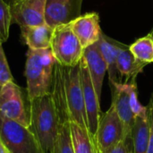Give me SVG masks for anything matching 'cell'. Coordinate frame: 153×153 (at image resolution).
Masks as SVG:
<instances>
[{"label":"cell","instance_id":"obj_1","mask_svg":"<svg viewBox=\"0 0 153 153\" xmlns=\"http://www.w3.org/2000/svg\"><path fill=\"white\" fill-rule=\"evenodd\" d=\"M58 118L51 93L30 100V129L42 153H51L57 133Z\"/></svg>","mask_w":153,"mask_h":153},{"label":"cell","instance_id":"obj_2","mask_svg":"<svg viewBox=\"0 0 153 153\" xmlns=\"http://www.w3.org/2000/svg\"><path fill=\"white\" fill-rule=\"evenodd\" d=\"M56 63L50 48L40 50H28L24 75L29 100L51 92Z\"/></svg>","mask_w":153,"mask_h":153},{"label":"cell","instance_id":"obj_3","mask_svg":"<svg viewBox=\"0 0 153 153\" xmlns=\"http://www.w3.org/2000/svg\"><path fill=\"white\" fill-rule=\"evenodd\" d=\"M50 48L56 63L65 67L79 65L84 50L72 30L70 23L58 25L53 29Z\"/></svg>","mask_w":153,"mask_h":153},{"label":"cell","instance_id":"obj_4","mask_svg":"<svg viewBox=\"0 0 153 153\" xmlns=\"http://www.w3.org/2000/svg\"><path fill=\"white\" fill-rule=\"evenodd\" d=\"M0 139L10 153H42L31 130L0 114Z\"/></svg>","mask_w":153,"mask_h":153},{"label":"cell","instance_id":"obj_5","mask_svg":"<svg viewBox=\"0 0 153 153\" xmlns=\"http://www.w3.org/2000/svg\"><path fill=\"white\" fill-rule=\"evenodd\" d=\"M64 73L70 121L78 124L82 128L89 133L83 91L80 76V65H77L72 67L64 66Z\"/></svg>","mask_w":153,"mask_h":153},{"label":"cell","instance_id":"obj_6","mask_svg":"<svg viewBox=\"0 0 153 153\" xmlns=\"http://www.w3.org/2000/svg\"><path fill=\"white\" fill-rule=\"evenodd\" d=\"M126 136L124 125L115 108H110L101 113L93 144L97 153H102L120 143Z\"/></svg>","mask_w":153,"mask_h":153},{"label":"cell","instance_id":"obj_7","mask_svg":"<svg viewBox=\"0 0 153 153\" xmlns=\"http://www.w3.org/2000/svg\"><path fill=\"white\" fill-rule=\"evenodd\" d=\"M0 114L30 128V117L26 113L21 89L13 81L0 89Z\"/></svg>","mask_w":153,"mask_h":153},{"label":"cell","instance_id":"obj_8","mask_svg":"<svg viewBox=\"0 0 153 153\" xmlns=\"http://www.w3.org/2000/svg\"><path fill=\"white\" fill-rule=\"evenodd\" d=\"M80 76H81V82L83 91V98H84V104L87 115V121H88V128L89 133L93 142L94 136L97 132V128L99 126L100 117L101 115L100 111V100H99L97 93L95 91L94 86L92 84V81L90 75L89 69L84 59L82 57L80 63Z\"/></svg>","mask_w":153,"mask_h":153},{"label":"cell","instance_id":"obj_9","mask_svg":"<svg viewBox=\"0 0 153 153\" xmlns=\"http://www.w3.org/2000/svg\"><path fill=\"white\" fill-rule=\"evenodd\" d=\"M47 0H18L11 5L12 23L20 28L38 26L46 23L45 9Z\"/></svg>","mask_w":153,"mask_h":153},{"label":"cell","instance_id":"obj_10","mask_svg":"<svg viewBox=\"0 0 153 153\" xmlns=\"http://www.w3.org/2000/svg\"><path fill=\"white\" fill-rule=\"evenodd\" d=\"M82 0H47L45 9L46 23L55 28L67 24L82 15Z\"/></svg>","mask_w":153,"mask_h":153},{"label":"cell","instance_id":"obj_11","mask_svg":"<svg viewBox=\"0 0 153 153\" xmlns=\"http://www.w3.org/2000/svg\"><path fill=\"white\" fill-rule=\"evenodd\" d=\"M72 30L83 48L95 44L102 30L100 26V16L97 13H87L70 22Z\"/></svg>","mask_w":153,"mask_h":153},{"label":"cell","instance_id":"obj_12","mask_svg":"<svg viewBox=\"0 0 153 153\" xmlns=\"http://www.w3.org/2000/svg\"><path fill=\"white\" fill-rule=\"evenodd\" d=\"M112 102L115 107L123 125L125 127L126 134L132 135V130L135 120V116L131 108L129 101V94L124 82H113L110 83Z\"/></svg>","mask_w":153,"mask_h":153},{"label":"cell","instance_id":"obj_13","mask_svg":"<svg viewBox=\"0 0 153 153\" xmlns=\"http://www.w3.org/2000/svg\"><path fill=\"white\" fill-rule=\"evenodd\" d=\"M82 58L84 59L87 65L92 81V84L94 86L97 96L100 100L103 81L105 74L108 72L107 63L103 58L102 55L100 54L96 44H93L84 48Z\"/></svg>","mask_w":153,"mask_h":153},{"label":"cell","instance_id":"obj_14","mask_svg":"<svg viewBox=\"0 0 153 153\" xmlns=\"http://www.w3.org/2000/svg\"><path fill=\"white\" fill-rule=\"evenodd\" d=\"M116 44L118 48L117 66L120 76L126 78V83L136 82L137 75L143 73V68L147 65V64L136 59L131 52L129 46L117 40H116Z\"/></svg>","mask_w":153,"mask_h":153},{"label":"cell","instance_id":"obj_15","mask_svg":"<svg viewBox=\"0 0 153 153\" xmlns=\"http://www.w3.org/2000/svg\"><path fill=\"white\" fill-rule=\"evenodd\" d=\"M20 29L22 38L29 49L40 50L50 48L53 28L49 27L47 23Z\"/></svg>","mask_w":153,"mask_h":153},{"label":"cell","instance_id":"obj_16","mask_svg":"<svg viewBox=\"0 0 153 153\" xmlns=\"http://www.w3.org/2000/svg\"><path fill=\"white\" fill-rule=\"evenodd\" d=\"M95 44L107 63L109 82L113 83L119 82L117 79L118 71L117 66L118 48L116 44V39L107 36L102 32L99 40Z\"/></svg>","mask_w":153,"mask_h":153},{"label":"cell","instance_id":"obj_17","mask_svg":"<svg viewBox=\"0 0 153 153\" xmlns=\"http://www.w3.org/2000/svg\"><path fill=\"white\" fill-rule=\"evenodd\" d=\"M150 136L149 117H135L132 130L134 153H147Z\"/></svg>","mask_w":153,"mask_h":153},{"label":"cell","instance_id":"obj_18","mask_svg":"<svg viewBox=\"0 0 153 153\" xmlns=\"http://www.w3.org/2000/svg\"><path fill=\"white\" fill-rule=\"evenodd\" d=\"M70 131L74 153H97L90 134L78 124L70 121Z\"/></svg>","mask_w":153,"mask_h":153},{"label":"cell","instance_id":"obj_19","mask_svg":"<svg viewBox=\"0 0 153 153\" xmlns=\"http://www.w3.org/2000/svg\"><path fill=\"white\" fill-rule=\"evenodd\" d=\"M131 52L139 61L150 64L153 63V35L148 34L147 36L137 39L129 46Z\"/></svg>","mask_w":153,"mask_h":153},{"label":"cell","instance_id":"obj_20","mask_svg":"<svg viewBox=\"0 0 153 153\" xmlns=\"http://www.w3.org/2000/svg\"><path fill=\"white\" fill-rule=\"evenodd\" d=\"M51 153H74L71 138L70 121L59 124L58 133Z\"/></svg>","mask_w":153,"mask_h":153},{"label":"cell","instance_id":"obj_21","mask_svg":"<svg viewBox=\"0 0 153 153\" xmlns=\"http://www.w3.org/2000/svg\"><path fill=\"white\" fill-rule=\"evenodd\" d=\"M12 24L11 5L4 0H0V40L6 42L9 38L10 26Z\"/></svg>","mask_w":153,"mask_h":153},{"label":"cell","instance_id":"obj_22","mask_svg":"<svg viewBox=\"0 0 153 153\" xmlns=\"http://www.w3.org/2000/svg\"><path fill=\"white\" fill-rule=\"evenodd\" d=\"M126 88L127 90V92L129 94V101L131 108L134 114L135 117H145L148 116V108L147 107L143 106L138 99V89H137V83L136 82L126 83Z\"/></svg>","mask_w":153,"mask_h":153},{"label":"cell","instance_id":"obj_23","mask_svg":"<svg viewBox=\"0 0 153 153\" xmlns=\"http://www.w3.org/2000/svg\"><path fill=\"white\" fill-rule=\"evenodd\" d=\"M13 81V79L8 65L5 54L4 52L3 48L1 47L0 48V87Z\"/></svg>","mask_w":153,"mask_h":153},{"label":"cell","instance_id":"obj_24","mask_svg":"<svg viewBox=\"0 0 153 153\" xmlns=\"http://www.w3.org/2000/svg\"><path fill=\"white\" fill-rule=\"evenodd\" d=\"M102 153H134L132 135H126L120 143Z\"/></svg>","mask_w":153,"mask_h":153},{"label":"cell","instance_id":"obj_25","mask_svg":"<svg viewBox=\"0 0 153 153\" xmlns=\"http://www.w3.org/2000/svg\"><path fill=\"white\" fill-rule=\"evenodd\" d=\"M148 108V117L150 123V136H149V144L147 153H153V99L151 97L150 102L147 106Z\"/></svg>","mask_w":153,"mask_h":153},{"label":"cell","instance_id":"obj_26","mask_svg":"<svg viewBox=\"0 0 153 153\" xmlns=\"http://www.w3.org/2000/svg\"><path fill=\"white\" fill-rule=\"evenodd\" d=\"M0 153H10L9 151L6 149V147L4 145V143H2L1 139H0Z\"/></svg>","mask_w":153,"mask_h":153},{"label":"cell","instance_id":"obj_27","mask_svg":"<svg viewBox=\"0 0 153 153\" xmlns=\"http://www.w3.org/2000/svg\"><path fill=\"white\" fill-rule=\"evenodd\" d=\"M4 1H5V2H6V3H7L8 4H10V5H12L14 0H4Z\"/></svg>","mask_w":153,"mask_h":153},{"label":"cell","instance_id":"obj_28","mask_svg":"<svg viewBox=\"0 0 153 153\" xmlns=\"http://www.w3.org/2000/svg\"><path fill=\"white\" fill-rule=\"evenodd\" d=\"M1 47H2V41L0 40V48H1Z\"/></svg>","mask_w":153,"mask_h":153},{"label":"cell","instance_id":"obj_29","mask_svg":"<svg viewBox=\"0 0 153 153\" xmlns=\"http://www.w3.org/2000/svg\"><path fill=\"white\" fill-rule=\"evenodd\" d=\"M16 1H18V0H14V1H13V3H14V2H16Z\"/></svg>","mask_w":153,"mask_h":153},{"label":"cell","instance_id":"obj_30","mask_svg":"<svg viewBox=\"0 0 153 153\" xmlns=\"http://www.w3.org/2000/svg\"><path fill=\"white\" fill-rule=\"evenodd\" d=\"M152 99H153V94H152Z\"/></svg>","mask_w":153,"mask_h":153},{"label":"cell","instance_id":"obj_31","mask_svg":"<svg viewBox=\"0 0 153 153\" xmlns=\"http://www.w3.org/2000/svg\"><path fill=\"white\" fill-rule=\"evenodd\" d=\"M0 89H1V87H0Z\"/></svg>","mask_w":153,"mask_h":153}]
</instances>
